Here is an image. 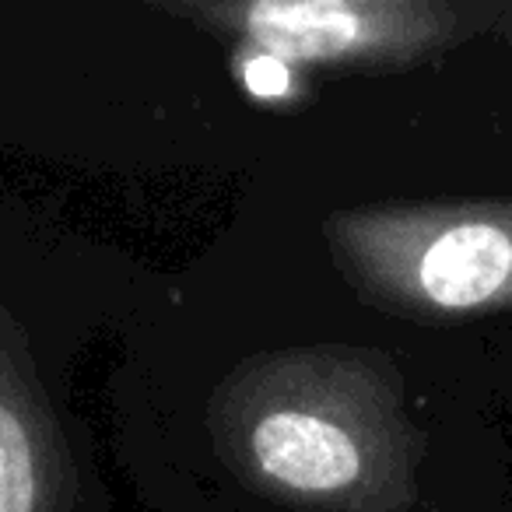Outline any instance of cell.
Segmentation results:
<instances>
[{
  "instance_id": "5",
  "label": "cell",
  "mask_w": 512,
  "mask_h": 512,
  "mask_svg": "<svg viewBox=\"0 0 512 512\" xmlns=\"http://www.w3.org/2000/svg\"><path fill=\"white\" fill-rule=\"evenodd\" d=\"M242 78H246V85L253 88L260 99H274V95L288 92L292 74H288V67H281L278 60L260 57V53H249L246 67H242Z\"/></svg>"
},
{
  "instance_id": "3",
  "label": "cell",
  "mask_w": 512,
  "mask_h": 512,
  "mask_svg": "<svg viewBox=\"0 0 512 512\" xmlns=\"http://www.w3.org/2000/svg\"><path fill=\"white\" fill-rule=\"evenodd\" d=\"M155 11L281 67L404 71L495 25L505 4L456 0H155Z\"/></svg>"
},
{
  "instance_id": "2",
  "label": "cell",
  "mask_w": 512,
  "mask_h": 512,
  "mask_svg": "<svg viewBox=\"0 0 512 512\" xmlns=\"http://www.w3.org/2000/svg\"><path fill=\"white\" fill-rule=\"evenodd\" d=\"M358 299L407 320H463L512 302V211L502 200L372 204L323 221Z\"/></svg>"
},
{
  "instance_id": "4",
  "label": "cell",
  "mask_w": 512,
  "mask_h": 512,
  "mask_svg": "<svg viewBox=\"0 0 512 512\" xmlns=\"http://www.w3.org/2000/svg\"><path fill=\"white\" fill-rule=\"evenodd\" d=\"M74 467L43 383L0 337V512H71Z\"/></svg>"
},
{
  "instance_id": "1",
  "label": "cell",
  "mask_w": 512,
  "mask_h": 512,
  "mask_svg": "<svg viewBox=\"0 0 512 512\" xmlns=\"http://www.w3.org/2000/svg\"><path fill=\"white\" fill-rule=\"evenodd\" d=\"M218 460L302 512H407L418 439L383 351L288 348L239 362L207 400Z\"/></svg>"
}]
</instances>
